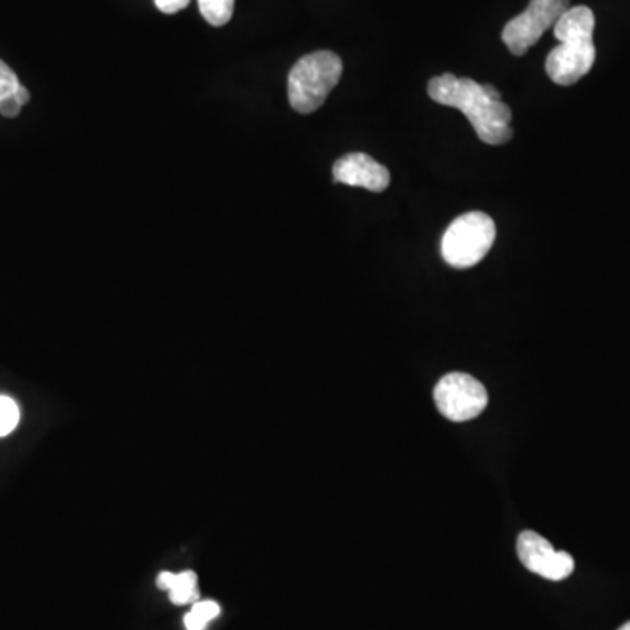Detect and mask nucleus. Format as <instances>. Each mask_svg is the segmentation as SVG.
<instances>
[{"mask_svg":"<svg viewBox=\"0 0 630 630\" xmlns=\"http://www.w3.org/2000/svg\"><path fill=\"white\" fill-rule=\"evenodd\" d=\"M596 63L593 39L569 38L559 41L544 62L548 78L560 87H571L589 74Z\"/></svg>","mask_w":630,"mask_h":630,"instance_id":"obj_7","label":"nucleus"},{"mask_svg":"<svg viewBox=\"0 0 630 630\" xmlns=\"http://www.w3.org/2000/svg\"><path fill=\"white\" fill-rule=\"evenodd\" d=\"M13 96L14 99H17L18 102H20L21 108H23V106H27V103L30 102L29 90H27V88L23 87V84H20V87L17 88V91H14Z\"/></svg>","mask_w":630,"mask_h":630,"instance_id":"obj_17","label":"nucleus"},{"mask_svg":"<svg viewBox=\"0 0 630 630\" xmlns=\"http://www.w3.org/2000/svg\"><path fill=\"white\" fill-rule=\"evenodd\" d=\"M618 630H630V622H627L626 626L620 627Z\"/></svg>","mask_w":630,"mask_h":630,"instance_id":"obj_18","label":"nucleus"},{"mask_svg":"<svg viewBox=\"0 0 630 630\" xmlns=\"http://www.w3.org/2000/svg\"><path fill=\"white\" fill-rule=\"evenodd\" d=\"M517 553L523 568L550 581H562L574 571V559L557 552L550 541L534 531H523L517 540Z\"/></svg>","mask_w":630,"mask_h":630,"instance_id":"obj_6","label":"nucleus"},{"mask_svg":"<svg viewBox=\"0 0 630 630\" xmlns=\"http://www.w3.org/2000/svg\"><path fill=\"white\" fill-rule=\"evenodd\" d=\"M593 29H596V17L592 9L587 6H577L569 8L562 17L559 18L553 26L557 41L562 39H593Z\"/></svg>","mask_w":630,"mask_h":630,"instance_id":"obj_10","label":"nucleus"},{"mask_svg":"<svg viewBox=\"0 0 630 630\" xmlns=\"http://www.w3.org/2000/svg\"><path fill=\"white\" fill-rule=\"evenodd\" d=\"M198 6L210 26L223 27L233 17L236 0H198Z\"/></svg>","mask_w":630,"mask_h":630,"instance_id":"obj_12","label":"nucleus"},{"mask_svg":"<svg viewBox=\"0 0 630 630\" xmlns=\"http://www.w3.org/2000/svg\"><path fill=\"white\" fill-rule=\"evenodd\" d=\"M20 422V408L9 396H0V438L8 437Z\"/></svg>","mask_w":630,"mask_h":630,"instance_id":"obj_13","label":"nucleus"},{"mask_svg":"<svg viewBox=\"0 0 630 630\" xmlns=\"http://www.w3.org/2000/svg\"><path fill=\"white\" fill-rule=\"evenodd\" d=\"M434 403L446 419L466 422L486 410L489 403L486 388L468 373H449L434 388Z\"/></svg>","mask_w":630,"mask_h":630,"instance_id":"obj_5","label":"nucleus"},{"mask_svg":"<svg viewBox=\"0 0 630 630\" xmlns=\"http://www.w3.org/2000/svg\"><path fill=\"white\" fill-rule=\"evenodd\" d=\"M568 9L569 0H531L522 14L504 26L503 42L508 50L516 57L528 53Z\"/></svg>","mask_w":630,"mask_h":630,"instance_id":"obj_4","label":"nucleus"},{"mask_svg":"<svg viewBox=\"0 0 630 630\" xmlns=\"http://www.w3.org/2000/svg\"><path fill=\"white\" fill-rule=\"evenodd\" d=\"M191 0H154V4L160 9L161 13L176 14L182 9L188 8Z\"/></svg>","mask_w":630,"mask_h":630,"instance_id":"obj_15","label":"nucleus"},{"mask_svg":"<svg viewBox=\"0 0 630 630\" xmlns=\"http://www.w3.org/2000/svg\"><path fill=\"white\" fill-rule=\"evenodd\" d=\"M21 106L14 96L6 97L4 100H0V114L4 118H17L20 114Z\"/></svg>","mask_w":630,"mask_h":630,"instance_id":"obj_16","label":"nucleus"},{"mask_svg":"<svg viewBox=\"0 0 630 630\" xmlns=\"http://www.w3.org/2000/svg\"><path fill=\"white\" fill-rule=\"evenodd\" d=\"M428 93L433 102L459 109L470 120L478 139L486 144H507L513 137L510 106L501 100L492 84L441 74L429 81Z\"/></svg>","mask_w":630,"mask_h":630,"instance_id":"obj_1","label":"nucleus"},{"mask_svg":"<svg viewBox=\"0 0 630 630\" xmlns=\"http://www.w3.org/2000/svg\"><path fill=\"white\" fill-rule=\"evenodd\" d=\"M20 84L18 76L14 74V70L11 69L8 63L0 60V100H4L6 97L13 96Z\"/></svg>","mask_w":630,"mask_h":630,"instance_id":"obj_14","label":"nucleus"},{"mask_svg":"<svg viewBox=\"0 0 630 630\" xmlns=\"http://www.w3.org/2000/svg\"><path fill=\"white\" fill-rule=\"evenodd\" d=\"M342 58L333 51H316L301 57L289 72V103L300 114H312L326 102L342 78Z\"/></svg>","mask_w":630,"mask_h":630,"instance_id":"obj_2","label":"nucleus"},{"mask_svg":"<svg viewBox=\"0 0 630 630\" xmlns=\"http://www.w3.org/2000/svg\"><path fill=\"white\" fill-rule=\"evenodd\" d=\"M334 182L364 188L373 193H382L388 190L391 182V173L379 161L364 153H350L334 163Z\"/></svg>","mask_w":630,"mask_h":630,"instance_id":"obj_8","label":"nucleus"},{"mask_svg":"<svg viewBox=\"0 0 630 630\" xmlns=\"http://www.w3.org/2000/svg\"><path fill=\"white\" fill-rule=\"evenodd\" d=\"M157 586L158 589L169 592L170 601L176 606L194 604L200 601L198 577L194 571H182V573L163 571L158 574Z\"/></svg>","mask_w":630,"mask_h":630,"instance_id":"obj_9","label":"nucleus"},{"mask_svg":"<svg viewBox=\"0 0 630 630\" xmlns=\"http://www.w3.org/2000/svg\"><path fill=\"white\" fill-rule=\"evenodd\" d=\"M221 614V606L216 601H197L186 613V630H206L212 620Z\"/></svg>","mask_w":630,"mask_h":630,"instance_id":"obj_11","label":"nucleus"},{"mask_svg":"<svg viewBox=\"0 0 630 630\" xmlns=\"http://www.w3.org/2000/svg\"><path fill=\"white\" fill-rule=\"evenodd\" d=\"M496 224L486 212H466L447 228L441 256L453 268H471L494 246Z\"/></svg>","mask_w":630,"mask_h":630,"instance_id":"obj_3","label":"nucleus"}]
</instances>
